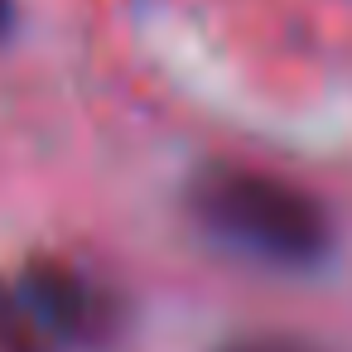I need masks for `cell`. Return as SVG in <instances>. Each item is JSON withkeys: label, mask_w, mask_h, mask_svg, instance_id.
I'll return each mask as SVG.
<instances>
[{"label": "cell", "mask_w": 352, "mask_h": 352, "mask_svg": "<svg viewBox=\"0 0 352 352\" xmlns=\"http://www.w3.org/2000/svg\"><path fill=\"white\" fill-rule=\"evenodd\" d=\"M188 212L217 246L275 270H314L333 251L328 208L294 179L256 164H208L193 174Z\"/></svg>", "instance_id": "6da1fadb"}, {"label": "cell", "mask_w": 352, "mask_h": 352, "mask_svg": "<svg viewBox=\"0 0 352 352\" xmlns=\"http://www.w3.org/2000/svg\"><path fill=\"white\" fill-rule=\"evenodd\" d=\"M15 294L63 352H107L121 338V299L73 261H25V270L15 275Z\"/></svg>", "instance_id": "7a4b0ae2"}, {"label": "cell", "mask_w": 352, "mask_h": 352, "mask_svg": "<svg viewBox=\"0 0 352 352\" xmlns=\"http://www.w3.org/2000/svg\"><path fill=\"white\" fill-rule=\"evenodd\" d=\"M0 352H63L39 328V318L25 309L15 285H0Z\"/></svg>", "instance_id": "3957f363"}, {"label": "cell", "mask_w": 352, "mask_h": 352, "mask_svg": "<svg viewBox=\"0 0 352 352\" xmlns=\"http://www.w3.org/2000/svg\"><path fill=\"white\" fill-rule=\"evenodd\" d=\"M217 352H318V347L285 338V333H241V338H227Z\"/></svg>", "instance_id": "277c9868"}, {"label": "cell", "mask_w": 352, "mask_h": 352, "mask_svg": "<svg viewBox=\"0 0 352 352\" xmlns=\"http://www.w3.org/2000/svg\"><path fill=\"white\" fill-rule=\"evenodd\" d=\"M10 15H15V10H10V0H0V34L10 30Z\"/></svg>", "instance_id": "5b68a950"}]
</instances>
